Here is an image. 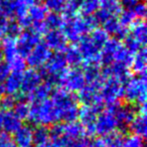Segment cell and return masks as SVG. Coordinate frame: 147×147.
I'll use <instances>...</instances> for the list:
<instances>
[{
  "instance_id": "obj_10",
  "label": "cell",
  "mask_w": 147,
  "mask_h": 147,
  "mask_svg": "<svg viewBox=\"0 0 147 147\" xmlns=\"http://www.w3.org/2000/svg\"><path fill=\"white\" fill-rule=\"evenodd\" d=\"M103 105H93V106H86L83 105L79 109L78 118L80 119V124L84 127L85 132L87 135L95 134V123L97 117L103 111Z\"/></svg>"
},
{
  "instance_id": "obj_49",
  "label": "cell",
  "mask_w": 147,
  "mask_h": 147,
  "mask_svg": "<svg viewBox=\"0 0 147 147\" xmlns=\"http://www.w3.org/2000/svg\"><path fill=\"white\" fill-rule=\"evenodd\" d=\"M2 59H3V57H2V53H1V51H0V61H2Z\"/></svg>"
},
{
  "instance_id": "obj_32",
  "label": "cell",
  "mask_w": 147,
  "mask_h": 147,
  "mask_svg": "<svg viewBox=\"0 0 147 147\" xmlns=\"http://www.w3.org/2000/svg\"><path fill=\"white\" fill-rule=\"evenodd\" d=\"M29 109H30V105L27 102V100L24 97H21L20 99H16V103H15L14 107L12 109V112L15 114V116L19 119L20 121L26 120L29 114Z\"/></svg>"
},
{
  "instance_id": "obj_2",
  "label": "cell",
  "mask_w": 147,
  "mask_h": 147,
  "mask_svg": "<svg viewBox=\"0 0 147 147\" xmlns=\"http://www.w3.org/2000/svg\"><path fill=\"white\" fill-rule=\"evenodd\" d=\"M98 26V22L94 15H76L71 18H63V24L61 26V32L65 36L67 40H69L75 45L82 37L88 35L91 31Z\"/></svg>"
},
{
  "instance_id": "obj_4",
  "label": "cell",
  "mask_w": 147,
  "mask_h": 147,
  "mask_svg": "<svg viewBox=\"0 0 147 147\" xmlns=\"http://www.w3.org/2000/svg\"><path fill=\"white\" fill-rule=\"evenodd\" d=\"M27 120L37 127L53 126L59 122L55 105L51 99L38 103H32L29 109Z\"/></svg>"
},
{
  "instance_id": "obj_52",
  "label": "cell",
  "mask_w": 147,
  "mask_h": 147,
  "mask_svg": "<svg viewBox=\"0 0 147 147\" xmlns=\"http://www.w3.org/2000/svg\"><path fill=\"white\" fill-rule=\"evenodd\" d=\"M112 1H117V2H118V1H119V0H112Z\"/></svg>"
},
{
  "instance_id": "obj_20",
  "label": "cell",
  "mask_w": 147,
  "mask_h": 147,
  "mask_svg": "<svg viewBox=\"0 0 147 147\" xmlns=\"http://www.w3.org/2000/svg\"><path fill=\"white\" fill-rule=\"evenodd\" d=\"M123 43H121L120 40L115 38H109V40L105 43V45L101 49L100 53V63L106 67L114 63L115 57H116L118 51L121 49Z\"/></svg>"
},
{
  "instance_id": "obj_25",
  "label": "cell",
  "mask_w": 147,
  "mask_h": 147,
  "mask_svg": "<svg viewBox=\"0 0 147 147\" xmlns=\"http://www.w3.org/2000/svg\"><path fill=\"white\" fill-rule=\"evenodd\" d=\"M22 125V121H20L12 111H5L4 117H3L2 125L0 132L5 134H14Z\"/></svg>"
},
{
  "instance_id": "obj_22",
  "label": "cell",
  "mask_w": 147,
  "mask_h": 147,
  "mask_svg": "<svg viewBox=\"0 0 147 147\" xmlns=\"http://www.w3.org/2000/svg\"><path fill=\"white\" fill-rule=\"evenodd\" d=\"M15 147H33V128L30 125H21L13 134Z\"/></svg>"
},
{
  "instance_id": "obj_19",
  "label": "cell",
  "mask_w": 147,
  "mask_h": 147,
  "mask_svg": "<svg viewBox=\"0 0 147 147\" xmlns=\"http://www.w3.org/2000/svg\"><path fill=\"white\" fill-rule=\"evenodd\" d=\"M23 71H10L5 82L0 86V95L16 96L21 89Z\"/></svg>"
},
{
  "instance_id": "obj_34",
  "label": "cell",
  "mask_w": 147,
  "mask_h": 147,
  "mask_svg": "<svg viewBox=\"0 0 147 147\" xmlns=\"http://www.w3.org/2000/svg\"><path fill=\"white\" fill-rule=\"evenodd\" d=\"M101 4V0H81L79 11L84 16L94 15L95 12L99 9Z\"/></svg>"
},
{
  "instance_id": "obj_11",
  "label": "cell",
  "mask_w": 147,
  "mask_h": 147,
  "mask_svg": "<svg viewBox=\"0 0 147 147\" xmlns=\"http://www.w3.org/2000/svg\"><path fill=\"white\" fill-rule=\"evenodd\" d=\"M18 55L23 59L30 53V51L40 42V36L31 30L21 31V33L15 38Z\"/></svg>"
},
{
  "instance_id": "obj_31",
  "label": "cell",
  "mask_w": 147,
  "mask_h": 147,
  "mask_svg": "<svg viewBox=\"0 0 147 147\" xmlns=\"http://www.w3.org/2000/svg\"><path fill=\"white\" fill-rule=\"evenodd\" d=\"M130 33H128L129 35L133 37L134 39H136L139 43L145 47L146 45V25H145V22L143 20H138L130 27Z\"/></svg>"
},
{
  "instance_id": "obj_9",
  "label": "cell",
  "mask_w": 147,
  "mask_h": 147,
  "mask_svg": "<svg viewBox=\"0 0 147 147\" xmlns=\"http://www.w3.org/2000/svg\"><path fill=\"white\" fill-rule=\"evenodd\" d=\"M59 85H61V88L67 92L71 94L78 93L86 85L83 69L80 67H71L67 69V73L61 78Z\"/></svg>"
},
{
  "instance_id": "obj_27",
  "label": "cell",
  "mask_w": 147,
  "mask_h": 147,
  "mask_svg": "<svg viewBox=\"0 0 147 147\" xmlns=\"http://www.w3.org/2000/svg\"><path fill=\"white\" fill-rule=\"evenodd\" d=\"M83 73L86 84H101L104 81L101 74L100 65L98 63H85Z\"/></svg>"
},
{
  "instance_id": "obj_26",
  "label": "cell",
  "mask_w": 147,
  "mask_h": 147,
  "mask_svg": "<svg viewBox=\"0 0 147 147\" xmlns=\"http://www.w3.org/2000/svg\"><path fill=\"white\" fill-rule=\"evenodd\" d=\"M63 57L65 59V63L67 65H71V67H79L83 65V57L80 51L78 49V45H67L63 51Z\"/></svg>"
},
{
  "instance_id": "obj_44",
  "label": "cell",
  "mask_w": 147,
  "mask_h": 147,
  "mask_svg": "<svg viewBox=\"0 0 147 147\" xmlns=\"http://www.w3.org/2000/svg\"><path fill=\"white\" fill-rule=\"evenodd\" d=\"M132 10H133V12H134V14L136 15L137 18L140 19V20H143V18H144L145 15H146V5H145L144 1L140 0V1L135 5V7Z\"/></svg>"
},
{
  "instance_id": "obj_16",
  "label": "cell",
  "mask_w": 147,
  "mask_h": 147,
  "mask_svg": "<svg viewBox=\"0 0 147 147\" xmlns=\"http://www.w3.org/2000/svg\"><path fill=\"white\" fill-rule=\"evenodd\" d=\"M114 114L118 123V130L123 132L129 128V125L136 115V110L131 104H119L114 106Z\"/></svg>"
},
{
  "instance_id": "obj_36",
  "label": "cell",
  "mask_w": 147,
  "mask_h": 147,
  "mask_svg": "<svg viewBox=\"0 0 147 147\" xmlns=\"http://www.w3.org/2000/svg\"><path fill=\"white\" fill-rule=\"evenodd\" d=\"M119 22L121 23V25L126 28H130L137 20L138 18L136 17V15L134 14L133 10L131 9H122L121 12L119 13Z\"/></svg>"
},
{
  "instance_id": "obj_37",
  "label": "cell",
  "mask_w": 147,
  "mask_h": 147,
  "mask_svg": "<svg viewBox=\"0 0 147 147\" xmlns=\"http://www.w3.org/2000/svg\"><path fill=\"white\" fill-rule=\"evenodd\" d=\"M49 140H51V135L47 127H36L33 129V145L41 144Z\"/></svg>"
},
{
  "instance_id": "obj_51",
  "label": "cell",
  "mask_w": 147,
  "mask_h": 147,
  "mask_svg": "<svg viewBox=\"0 0 147 147\" xmlns=\"http://www.w3.org/2000/svg\"><path fill=\"white\" fill-rule=\"evenodd\" d=\"M1 136H2V132H0V139H1Z\"/></svg>"
},
{
  "instance_id": "obj_15",
  "label": "cell",
  "mask_w": 147,
  "mask_h": 147,
  "mask_svg": "<svg viewBox=\"0 0 147 147\" xmlns=\"http://www.w3.org/2000/svg\"><path fill=\"white\" fill-rule=\"evenodd\" d=\"M122 10L120 3L112 0H101L98 10L95 12L94 17L98 23H104L112 17H117Z\"/></svg>"
},
{
  "instance_id": "obj_42",
  "label": "cell",
  "mask_w": 147,
  "mask_h": 147,
  "mask_svg": "<svg viewBox=\"0 0 147 147\" xmlns=\"http://www.w3.org/2000/svg\"><path fill=\"white\" fill-rule=\"evenodd\" d=\"M15 103H16V97L3 95L0 98V109L3 111H12Z\"/></svg>"
},
{
  "instance_id": "obj_47",
  "label": "cell",
  "mask_w": 147,
  "mask_h": 147,
  "mask_svg": "<svg viewBox=\"0 0 147 147\" xmlns=\"http://www.w3.org/2000/svg\"><path fill=\"white\" fill-rule=\"evenodd\" d=\"M8 19L0 15V41L6 36V26Z\"/></svg>"
},
{
  "instance_id": "obj_14",
  "label": "cell",
  "mask_w": 147,
  "mask_h": 147,
  "mask_svg": "<svg viewBox=\"0 0 147 147\" xmlns=\"http://www.w3.org/2000/svg\"><path fill=\"white\" fill-rule=\"evenodd\" d=\"M101 84H86L78 92L77 100L86 106H93V105H104L102 102L100 95Z\"/></svg>"
},
{
  "instance_id": "obj_48",
  "label": "cell",
  "mask_w": 147,
  "mask_h": 147,
  "mask_svg": "<svg viewBox=\"0 0 147 147\" xmlns=\"http://www.w3.org/2000/svg\"><path fill=\"white\" fill-rule=\"evenodd\" d=\"M120 5L122 9H131L132 10L135 5L140 1V0H120Z\"/></svg>"
},
{
  "instance_id": "obj_1",
  "label": "cell",
  "mask_w": 147,
  "mask_h": 147,
  "mask_svg": "<svg viewBox=\"0 0 147 147\" xmlns=\"http://www.w3.org/2000/svg\"><path fill=\"white\" fill-rule=\"evenodd\" d=\"M51 100L55 105L59 122L67 123L77 121L80 108L75 95L59 88L51 93Z\"/></svg>"
},
{
  "instance_id": "obj_7",
  "label": "cell",
  "mask_w": 147,
  "mask_h": 147,
  "mask_svg": "<svg viewBox=\"0 0 147 147\" xmlns=\"http://www.w3.org/2000/svg\"><path fill=\"white\" fill-rule=\"evenodd\" d=\"M100 95L103 104H106L107 107L116 106L124 99V85L114 78L104 79Z\"/></svg>"
},
{
  "instance_id": "obj_24",
  "label": "cell",
  "mask_w": 147,
  "mask_h": 147,
  "mask_svg": "<svg viewBox=\"0 0 147 147\" xmlns=\"http://www.w3.org/2000/svg\"><path fill=\"white\" fill-rule=\"evenodd\" d=\"M51 93H53V86L49 83L43 82L40 85H38L30 94L27 95L25 99L27 100V102H31V104L42 102L49 98Z\"/></svg>"
},
{
  "instance_id": "obj_50",
  "label": "cell",
  "mask_w": 147,
  "mask_h": 147,
  "mask_svg": "<svg viewBox=\"0 0 147 147\" xmlns=\"http://www.w3.org/2000/svg\"><path fill=\"white\" fill-rule=\"evenodd\" d=\"M40 1H42V0H36V2H37V3H39Z\"/></svg>"
},
{
  "instance_id": "obj_6",
  "label": "cell",
  "mask_w": 147,
  "mask_h": 147,
  "mask_svg": "<svg viewBox=\"0 0 147 147\" xmlns=\"http://www.w3.org/2000/svg\"><path fill=\"white\" fill-rule=\"evenodd\" d=\"M124 99L128 104H135L138 108L146 106V77L145 75L131 77L124 85Z\"/></svg>"
},
{
  "instance_id": "obj_46",
  "label": "cell",
  "mask_w": 147,
  "mask_h": 147,
  "mask_svg": "<svg viewBox=\"0 0 147 147\" xmlns=\"http://www.w3.org/2000/svg\"><path fill=\"white\" fill-rule=\"evenodd\" d=\"M63 147H89V141L86 138L78 139L67 143Z\"/></svg>"
},
{
  "instance_id": "obj_13",
  "label": "cell",
  "mask_w": 147,
  "mask_h": 147,
  "mask_svg": "<svg viewBox=\"0 0 147 147\" xmlns=\"http://www.w3.org/2000/svg\"><path fill=\"white\" fill-rule=\"evenodd\" d=\"M51 51L43 42H39L28 55L25 57L26 65H29L30 69H41L47 63L51 55Z\"/></svg>"
},
{
  "instance_id": "obj_35",
  "label": "cell",
  "mask_w": 147,
  "mask_h": 147,
  "mask_svg": "<svg viewBox=\"0 0 147 147\" xmlns=\"http://www.w3.org/2000/svg\"><path fill=\"white\" fill-rule=\"evenodd\" d=\"M89 36L93 40V42L97 45L100 49L105 45V43L109 40L110 36L107 34V32L101 27H96L93 31L89 33Z\"/></svg>"
},
{
  "instance_id": "obj_8",
  "label": "cell",
  "mask_w": 147,
  "mask_h": 147,
  "mask_svg": "<svg viewBox=\"0 0 147 147\" xmlns=\"http://www.w3.org/2000/svg\"><path fill=\"white\" fill-rule=\"evenodd\" d=\"M117 130L118 123L114 114V106L103 109L102 112L98 115L95 123V134L104 138L116 133Z\"/></svg>"
},
{
  "instance_id": "obj_38",
  "label": "cell",
  "mask_w": 147,
  "mask_h": 147,
  "mask_svg": "<svg viewBox=\"0 0 147 147\" xmlns=\"http://www.w3.org/2000/svg\"><path fill=\"white\" fill-rule=\"evenodd\" d=\"M0 15L7 19L14 16L13 0H0Z\"/></svg>"
},
{
  "instance_id": "obj_17",
  "label": "cell",
  "mask_w": 147,
  "mask_h": 147,
  "mask_svg": "<svg viewBox=\"0 0 147 147\" xmlns=\"http://www.w3.org/2000/svg\"><path fill=\"white\" fill-rule=\"evenodd\" d=\"M41 83H42V78H41L39 71L34 69H25L22 74V82H21L20 89L22 97L25 98Z\"/></svg>"
},
{
  "instance_id": "obj_43",
  "label": "cell",
  "mask_w": 147,
  "mask_h": 147,
  "mask_svg": "<svg viewBox=\"0 0 147 147\" xmlns=\"http://www.w3.org/2000/svg\"><path fill=\"white\" fill-rule=\"evenodd\" d=\"M104 138L105 141H106L107 147H122L123 136L121 135V133L116 132L112 135L104 137Z\"/></svg>"
},
{
  "instance_id": "obj_28",
  "label": "cell",
  "mask_w": 147,
  "mask_h": 147,
  "mask_svg": "<svg viewBox=\"0 0 147 147\" xmlns=\"http://www.w3.org/2000/svg\"><path fill=\"white\" fill-rule=\"evenodd\" d=\"M0 51H1V53H2V57H4V59L6 61H5L6 63L19 55L18 51H17L15 38H11V37L8 36H5L1 40Z\"/></svg>"
},
{
  "instance_id": "obj_29",
  "label": "cell",
  "mask_w": 147,
  "mask_h": 147,
  "mask_svg": "<svg viewBox=\"0 0 147 147\" xmlns=\"http://www.w3.org/2000/svg\"><path fill=\"white\" fill-rule=\"evenodd\" d=\"M47 13H49V10L45 6V4H42V3H35V4H33L32 6H30L28 8L27 16H28L31 24H33V23L43 22Z\"/></svg>"
},
{
  "instance_id": "obj_39",
  "label": "cell",
  "mask_w": 147,
  "mask_h": 147,
  "mask_svg": "<svg viewBox=\"0 0 147 147\" xmlns=\"http://www.w3.org/2000/svg\"><path fill=\"white\" fill-rule=\"evenodd\" d=\"M67 0H45V6L51 12H63Z\"/></svg>"
},
{
  "instance_id": "obj_5",
  "label": "cell",
  "mask_w": 147,
  "mask_h": 147,
  "mask_svg": "<svg viewBox=\"0 0 147 147\" xmlns=\"http://www.w3.org/2000/svg\"><path fill=\"white\" fill-rule=\"evenodd\" d=\"M67 65L63 53H51V57L40 69L39 73L42 80L45 79V82L49 83L53 86L59 84L61 78L67 73Z\"/></svg>"
},
{
  "instance_id": "obj_21",
  "label": "cell",
  "mask_w": 147,
  "mask_h": 147,
  "mask_svg": "<svg viewBox=\"0 0 147 147\" xmlns=\"http://www.w3.org/2000/svg\"><path fill=\"white\" fill-rule=\"evenodd\" d=\"M129 129L133 135H136L141 138H144L147 133V122H146V106L138 108L134 119L129 125Z\"/></svg>"
},
{
  "instance_id": "obj_30",
  "label": "cell",
  "mask_w": 147,
  "mask_h": 147,
  "mask_svg": "<svg viewBox=\"0 0 147 147\" xmlns=\"http://www.w3.org/2000/svg\"><path fill=\"white\" fill-rule=\"evenodd\" d=\"M146 63H147V55H146V49L145 47L141 49L136 53L133 55V61L131 67L135 73L141 76V75H145V71H146Z\"/></svg>"
},
{
  "instance_id": "obj_41",
  "label": "cell",
  "mask_w": 147,
  "mask_h": 147,
  "mask_svg": "<svg viewBox=\"0 0 147 147\" xmlns=\"http://www.w3.org/2000/svg\"><path fill=\"white\" fill-rule=\"evenodd\" d=\"M22 31V28L18 24L16 20L14 19H8L6 26V36L11 37V38H16Z\"/></svg>"
},
{
  "instance_id": "obj_45",
  "label": "cell",
  "mask_w": 147,
  "mask_h": 147,
  "mask_svg": "<svg viewBox=\"0 0 147 147\" xmlns=\"http://www.w3.org/2000/svg\"><path fill=\"white\" fill-rule=\"evenodd\" d=\"M9 74H10V69H9L8 65L1 61H0V86L5 82Z\"/></svg>"
},
{
  "instance_id": "obj_33",
  "label": "cell",
  "mask_w": 147,
  "mask_h": 147,
  "mask_svg": "<svg viewBox=\"0 0 147 147\" xmlns=\"http://www.w3.org/2000/svg\"><path fill=\"white\" fill-rule=\"evenodd\" d=\"M45 28L47 31L49 30H61L63 24V18L59 13L49 12L43 21Z\"/></svg>"
},
{
  "instance_id": "obj_40",
  "label": "cell",
  "mask_w": 147,
  "mask_h": 147,
  "mask_svg": "<svg viewBox=\"0 0 147 147\" xmlns=\"http://www.w3.org/2000/svg\"><path fill=\"white\" fill-rule=\"evenodd\" d=\"M122 147H144V139L133 134L123 137Z\"/></svg>"
},
{
  "instance_id": "obj_12",
  "label": "cell",
  "mask_w": 147,
  "mask_h": 147,
  "mask_svg": "<svg viewBox=\"0 0 147 147\" xmlns=\"http://www.w3.org/2000/svg\"><path fill=\"white\" fill-rule=\"evenodd\" d=\"M78 42V49L82 55L83 61H84L83 63H98L99 65L101 49L93 42L89 34L82 37Z\"/></svg>"
},
{
  "instance_id": "obj_3",
  "label": "cell",
  "mask_w": 147,
  "mask_h": 147,
  "mask_svg": "<svg viewBox=\"0 0 147 147\" xmlns=\"http://www.w3.org/2000/svg\"><path fill=\"white\" fill-rule=\"evenodd\" d=\"M51 139L57 147H63L67 143L86 138L85 129L79 122L57 123L49 130Z\"/></svg>"
},
{
  "instance_id": "obj_18",
  "label": "cell",
  "mask_w": 147,
  "mask_h": 147,
  "mask_svg": "<svg viewBox=\"0 0 147 147\" xmlns=\"http://www.w3.org/2000/svg\"><path fill=\"white\" fill-rule=\"evenodd\" d=\"M43 43L55 53H63L67 45V40L61 30H49L43 35Z\"/></svg>"
},
{
  "instance_id": "obj_23",
  "label": "cell",
  "mask_w": 147,
  "mask_h": 147,
  "mask_svg": "<svg viewBox=\"0 0 147 147\" xmlns=\"http://www.w3.org/2000/svg\"><path fill=\"white\" fill-rule=\"evenodd\" d=\"M102 28L106 31L109 36H113V38L118 39L120 41L123 40L129 33V29L122 26L117 17H112L105 21L103 23Z\"/></svg>"
}]
</instances>
